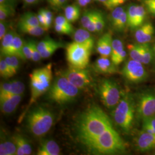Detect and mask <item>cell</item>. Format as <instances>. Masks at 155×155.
Masks as SVG:
<instances>
[{
    "label": "cell",
    "mask_w": 155,
    "mask_h": 155,
    "mask_svg": "<svg viewBox=\"0 0 155 155\" xmlns=\"http://www.w3.org/2000/svg\"><path fill=\"white\" fill-rule=\"evenodd\" d=\"M98 93L103 104L107 109H114L121 98V92L115 82L103 79L99 85Z\"/></svg>",
    "instance_id": "8"
},
{
    "label": "cell",
    "mask_w": 155,
    "mask_h": 155,
    "mask_svg": "<svg viewBox=\"0 0 155 155\" xmlns=\"http://www.w3.org/2000/svg\"><path fill=\"white\" fill-rule=\"evenodd\" d=\"M81 16L79 6L70 5L64 8V16L70 22H74L77 21Z\"/></svg>",
    "instance_id": "22"
},
{
    "label": "cell",
    "mask_w": 155,
    "mask_h": 155,
    "mask_svg": "<svg viewBox=\"0 0 155 155\" xmlns=\"http://www.w3.org/2000/svg\"><path fill=\"white\" fill-rule=\"evenodd\" d=\"M55 30L56 32L60 34L67 35H71L74 33V28H68L65 26H63L59 24H55Z\"/></svg>",
    "instance_id": "42"
},
{
    "label": "cell",
    "mask_w": 155,
    "mask_h": 155,
    "mask_svg": "<svg viewBox=\"0 0 155 155\" xmlns=\"http://www.w3.org/2000/svg\"><path fill=\"white\" fill-rule=\"evenodd\" d=\"M92 50L75 41L67 45L66 58L70 66L86 68L89 64Z\"/></svg>",
    "instance_id": "7"
},
{
    "label": "cell",
    "mask_w": 155,
    "mask_h": 155,
    "mask_svg": "<svg viewBox=\"0 0 155 155\" xmlns=\"http://www.w3.org/2000/svg\"></svg>",
    "instance_id": "59"
},
{
    "label": "cell",
    "mask_w": 155,
    "mask_h": 155,
    "mask_svg": "<svg viewBox=\"0 0 155 155\" xmlns=\"http://www.w3.org/2000/svg\"><path fill=\"white\" fill-rule=\"evenodd\" d=\"M142 130L148 133L155 134V117H150L143 119Z\"/></svg>",
    "instance_id": "36"
},
{
    "label": "cell",
    "mask_w": 155,
    "mask_h": 155,
    "mask_svg": "<svg viewBox=\"0 0 155 155\" xmlns=\"http://www.w3.org/2000/svg\"><path fill=\"white\" fill-rule=\"evenodd\" d=\"M74 41L83 45L91 50L94 46V40L90 32L86 29H79L73 34Z\"/></svg>",
    "instance_id": "17"
},
{
    "label": "cell",
    "mask_w": 155,
    "mask_h": 155,
    "mask_svg": "<svg viewBox=\"0 0 155 155\" xmlns=\"http://www.w3.org/2000/svg\"><path fill=\"white\" fill-rule=\"evenodd\" d=\"M110 118L97 106H92L81 115L76 125L79 139L83 144L112 127Z\"/></svg>",
    "instance_id": "1"
},
{
    "label": "cell",
    "mask_w": 155,
    "mask_h": 155,
    "mask_svg": "<svg viewBox=\"0 0 155 155\" xmlns=\"http://www.w3.org/2000/svg\"><path fill=\"white\" fill-rule=\"evenodd\" d=\"M143 2L148 11L155 16V0H143Z\"/></svg>",
    "instance_id": "47"
},
{
    "label": "cell",
    "mask_w": 155,
    "mask_h": 155,
    "mask_svg": "<svg viewBox=\"0 0 155 155\" xmlns=\"http://www.w3.org/2000/svg\"><path fill=\"white\" fill-rule=\"evenodd\" d=\"M29 77L31 94L27 109L50 89L52 80V64L33 70Z\"/></svg>",
    "instance_id": "4"
},
{
    "label": "cell",
    "mask_w": 155,
    "mask_h": 155,
    "mask_svg": "<svg viewBox=\"0 0 155 155\" xmlns=\"http://www.w3.org/2000/svg\"></svg>",
    "instance_id": "60"
},
{
    "label": "cell",
    "mask_w": 155,
    "mask_h": 155,
    "mask_svg": "<svg viewBox=\"0 0 155 155\" xmlns=\"http://www.w3.org/2000/svg\"><path fill=\"white\" fill-rule=\"evenodd\" d=\"M95 11H90L85 12L81 17V25L84 29H87L90 22L93 19Z\"/></svg>",
    "instance_id": "40"
},
{
    "label": "cell",
    "mask_w": 155,
    "mask_h": 155,
    "mask_svg": "<svg viewBox=\"0 0 155 155\" xmlns=\"http://www.w3.org/2000/svg\"><path fill=\"white\" fill-rule=\"evenodd\" d=\"M15 0H0V4L1 3H6V4H9L11 5H13Z\"/></svg>",
    "instance_id": "54"
},
{
    "label": "cell",
    "mask_w": 155,
    "mask_h": 155,
    "mask_svg": "<svg viewBox=\"0 0 155 155\" xmlns=\"http://www.w3.org/2000/svg\"><path fill=\"white\" fill-rule=\"evenodd\" d=\"M113 38L111 33H106L98 40L96 49L101 56L110 57L111 53Z\"/></svg>",
    "instance_id": "16"
},
{
    "label": "cell",
    "mask_w": 155,
    "mask_h": 155,
    "mask_svg": "<svg viewBox=\"0 0 155 155\" xmlns=\"http://www.w3.org/2000/svg\"><path fill=\"white\" fill-rule=\"evenodd\" d=\"M22 95H15L0 99L1 110L4 114H11L21 102Z\"/></svg>",
    "instance_id": "15"
},
{
    "label": "cell",
    "mask_w": 155,
    "mask_h": 155,
    "mask_svg": "<svg viewBox=\"0 0 155 155\" xmlns=\"http://www.w3.org/2000/svg\"><path fill=\"white\" fill-rule=\"evenodd\" d=\"M24 44V41L19 35L16 33L8 55L16 56L19 59L25 60L23 54Z\"/></svg>",
    "instance_id": "20"
},
{
    "label": "cell",
    "mask_w": 155,
    "mask_h": 155,
    "mask_svg": "<svg viewBox=\"0 0 155 155\" xmlns=\"http://www.w3.org/2000/svg\"><path fill=\"white\" fill-rule=\"evenodd\" d=\"M37 16H38V18L40 26H41L43 28H44L46 31H48L47 27L46 20H45V13H44V9H40V11L38 12V13L37 14Z\"/></svg>",
    "instance_id": "48"
},
{
    "label": "cell",
    "mask_w": 155,
    "mask_h": 155,
    "mask_svg": "<svg viewBox=\"0 0 155 155\" xmlns=\"http://www.w3.org/2000/svg\"><path fill=\"white\" fill-rule=\"evenodd\" d=\"M37 43L35 41H32V59L31 60L35 62L39 61L42 59L41 55L38 49Z\"/></svg>",
    "instance_id": "45"
},
{
    "label": "cell",
    "mask_w": 155,
    "mask_h": 155,
    "mask_svg": "<svg viewBox=\"0 0 155 155\" xmlns=\"http://www.w3.org/2000/svg\"><path fill=\"white\" fill-rule=\"evenodd\" d=\"M11 82V87L8 93L4 97L0 98V99L15 95H22L24 93V91L25 90V85L22 82L19 81H13Z\"/></svg>",
    "instance_id": "28"
},
{
    "label": "cell",
    "mask_w": 155,
    "mask_h": 155,
    "mask_svg": "<svg viewBox=\"0 0 155 155\" xmlns=\"http://www.w3.org/2000/svg\"><path fill=\"white\" fill-rule=\"evenodd\" d=\"M146 16L145 9L143 6L137 5L136 17L134 25V29H137L144 24V20Z\"/></svg>",
    "instance_id": "34"
},
{
    "label": "cell",
    "mask_w": 155,
    "mask_h": 155,
    "mask_svg": "<svg viewBox=\"0 0 155 155\" xmlns=\"http://www.w3.org/2000/svg\"><path fill=\"white\" fill-rule=\"evenodd\" d=\"M18 24L38 26L40 25L37 15L31 12H27L20 17Z\"/></svg>",
    "instance_id": "26"
},
{
    "label": "cell",
    "mask_w": 155,
    "mask_h": 155,
    "mask_svg": "<svg viewBox=\"0 0 155 155\" xmlns=\"http://www.w3.org/2000/svg\"><path fill=\"white\" fill-rule=\"evenodd\" d=\"M96 33H101L105 27V20L103 14L100 12L97 11L96 17Z\"/></svg>",
    "instance_id": "38"
},
{
    "label": "cell",
    "mask_w": 155,
    "mask_h": 155,
    "mask_svg": "<svg viewBox=\"0 0 155 155\" xmlns=\"http://www.w3.org/2000/svg\"><path fill=\"white\" fill-rule=\"evenodd\" d=\"M127 0H107V1L104 4L106 8L109 10H113L115 8L120 6L124 4Z\"/></svg>",
    "instance_id": "44"
},
{
    "label": "cell",
    "mask_w": 155,
    "mask_h": 155,
    "mask_svg": "<svg viewBox=\"0 0 155 155\" xmlns=\"http://www.w3.org/2000/svg\"><path fill=\"white\" fill-rule=\"evenodd\" d=\"M94 1H98V0H93Z\"/></svg>",
    "instance_id": "58"
},
{
    "label": "cell",
    "mask_w": 155,
    "mask_h": 155,
    "mask_svg": "<svg viewBox=\"0 0 155 155\" xmlns=\"http://www.w3.org/2000/svg\"><path fill=\"white\" fill-rule=\"evenodd\" d=\"M112 116L114 122L125 133L132 129L136 116V101L132 94L124 93L117 105L114 108Z\"/></svg>",
    "instance_id": "3"
},
{
    "label": "cell",
    "mask_w": 155,
    "mask_h": 155,
    "mask_svg": "<svg viewBox=\"0 0 155 155\" xmlns=\"http://www.w3.org/2000/svg\"><path fill=\"white\" fill-rule=\"evenodd\" d=\"M18 59L19 58L15 55L4 56V60L13 75L16 74L19 68Z\"/></svg>",
    "instance_id": "31"
},
{
    "label": "cell",
    "mask_w": 155,
    "mask_h": 155,
    "mask_svg": "<svg viewBox=\"0 0 155 155\" xmlns=\"http://www.w3.org/2000/svg\"><path fill=\"white\" fill-rule=\"evenodd\" d=\"M55 41V40L51 39V38H46L45 39L42 40L41 41H40L37 45V47H38V49L39 50L40 53H41L42 51H43L46 48H47L48 46H50V45H52L53 43H54Z\"/></svg>",
    "instance_id": "43"
},
{
    "label": "cell",
    "mask_w": 155,
    "mask_h": 155,
    "mask_svg": "<svg viewBox=\"0 0 155 155\" xmlns=\"http://www.w3.org/2000/svg\"><path fill=\"white\" fill-rule=\"evenodd\" d=\"M94 70L101 74H113L118 71L117 66L107 57L101 56L94 65Z\"/></svg>",
    "instance_id": "14"
},
{
    "label": "cell",
    "mask_w": 155,
    "mask_h": 155,
    "mask_svg": "<svg viewBox=\"0 0 155 155\" xmlns=\"http://www.w3.org/2000/svg\"><path fill=\"white\" fill-rule=\"evenodd\" d=\"M93 0H76L78 5L81 7H85L90 4Z\"/></svg>",
    "instance_id": "52"
},
{
    "label": "cell",
    "mask_w": 155,
    "mask_h": 155,
    "mask_svg": "<svg viewBox=\"0 0 155 155\" xmlns=\"http://www.w3.org/2000/svg\"><path fill=\"white\" fill-rule=\"evenodd\" d=\"M47 1L50 3V4L51 5L54 6L55 0H47Z\"/></svg>",
    "instance_id": "55"
},
{
    "label": "cell",
    "mask_w": 155,
    "mask_h": 155,
    "mask_svg": "<svg viewBox=\"0 0 155 155\" xmlns=\"http://www.w3.org/2000/svg\"><path fill=\"white\" fill-rule=\"evenodd\" d=\"M79 93V89L61 75L57 78L51 86L47 98L58 104H65L75 99Z\"/></svg>",
    "instance_id": "6"
},
{
    "label": "cell",
    "mask_w": 155,
    "mask_h": 155,
    "mask_svg": "<svg viewBox=\"0 0 155 155\" xmlns=\"http://www.w3.org/2000/svg\"><path fill=\"white\" fill-rule=\"evenodd\" d=\"M54 123V116L47 108L38 106L28 113L27 126L30 132L35 136L45 135Z\"/></svg>",
    "instance_id": "5"
},
{
    "label": "cell",
    "mask_w": 155,
    "mask_h": 155,
    "mask_svg": "<svg viewBox=\"0 0 155 155\" xmlns=\"http://www.w3.org/2000/svg\"><path fill=\"white\" fill-rule=\"evenodd\" d=\"M125 10V8L122 6H118L112 10L110 17V21L112 27L118 21Z\"/></svg>",
    "instance_id": "37"
},
{
    "label": "cell",
    "mask_w": 155,
    "mask_h": 155,
    "mask_svg": "<svg viewBox=\"0 0 155 155\" xmlns=\"http://www.w3.org/2000/svg\"><path fill=\"white\" fill-rule=\"evenodd\" d=\"M127 48L130 59L141 62V50L140 44H129L127 45Z\"/></svg>",
    "instance_id": "29"
},
{
    "label": "cell",
    "mask_w": 155,
    "mask_h": 155,
    "mask_svg": "<svg viewBox=\"0 0 155 155\" xmlns=\"http://www.w3.org/2000/svg\"><path fill=\"white\" fill-rule=\"evenodd\" d=\"M124 50V46L121 40L119 39H114L113 40L110 58L114 64Z\"/></svg>",
    "instance_id": "27"
},
{
    "label": "cell",
    "mask_w": 155,
    "mask_h": 155,
    "mask_svg": "<svg viewBox=\"0 0 155 155\" xmlns=\"http://www.w3.org/2000/svg\"><path fill=\"white\" fill-rule=\"evenodd\" d=\"M141 62L130 59L125 64L122 70L123 77L130 83H139L148 77V72Z\"/></svg>",
    "instance_id": "10"
},
{
    "label": "cell",
    "mask_w": 155,
    "mask_h": 155,
    "mask_svg": "<svg viewBox=\"0 0 155 155\" xmlns=\"http://www.w3.org/2000/svg\"><path fill=\"white\" fill-rule=\"evenodd\" d=\"M84 144L90 152L100 155L121 153L126 148L124 141L113 127Z\"/></svg>",
    "instance_id": "2"
},
{
    "label": "cell",
    "mask_w": 155,
    "mask_h": 155,
    "mask_svg": "<svg viewBox=\"0 0 155 155\" xmlns=\"http://www.w3.org/2000/svg\"><path fill=\"white\" fill-rule=\"evenodd\" d=\"M44 13H45V17L46 20L47 29L48 30L52 25V23L53 21V14L50 10L45 9H44Z\"/></svg>",
    "instance_id": "49"
},
{
    "label": "cell",
    "mask_w": 155,
    "mask_h": 155,
    "mask_svg": "<svg viewBox=\"0 0 155 155\" xmlns=\"http://www.w3.org/2000/svg\"><path fill=\"white\" fill-rule=\"evenodd\" d=\"M152 48H153V55H154V56H155V43Z\"/></svg>",
    "instance_id": "57"
},
{
    "label": "cell",
    "mask_w": 155,
    "mask_h": 155,
    "mask_svg": "<svg viewBox=\"0 0 155 155\" xmlns=\"http://www.w3.org/2000/svg\"><path fill=\"white\" fill-rule=\"evenodd\" d=\"M155 114V91L147 90L139 94L136 101V116L143 120Z\"/></svg>",
    "instance_id": "9"
},
{
    "label": "cell",
    "mask_w": 155,
    "mask_h": 155,
    "mask_svg": "<svg viewBox=\"0 0 155 155\" xmlns=\"http://www.w3.org/2000/svg\"><path fill=\"white\" fill-rule=\"evenodd\" d=\"M63 47V44L61 42L55 41L52 45H50L47 48H46L43 51H42L40 54L43 59L48 58L52 55L58 49Z\"/></svg>",
    "instance_id": "32"
},
{
    "label": "cell",
    "mask_w": 155,
    "mask_h": 155,
    "mask_svg": "<svg viewBox=\"0 0 155 155\" xmlns=\"http://www.w3.org/2000/svg\"><path fill=\"white\" fill-rule=\"evenodd\" d=\"M19 31L23 33H26L33 36H40L46 31L41 26H33L18 24Z\"/></svg>",
    "instance_id": "23"
},
{
    "label": "cell",
    "mask_w": 155,
    "mask_h": 155,
    "mask_svg": "<svg viewBox=\"0 0 155 155\" xmlns=\"http://www.w3.org/2000/svg\"><path fill=\"white\" fill-rule=\"evenodd\" d=\"M61 75L66 78L70 82L79 89L87 87L91 82L90 74L86 68H78L70 66L62 72Z\"/></svg>",
    "instance_id": "11"
},
{
    "label": "cell",
    "mask_w": 155,
    "mask_h": 155,
    "mask_svg": "<svg viewBox=\"0 0 155 155\" xmlns=\"http://www.w3.org/2000/svg\"><path fill=\"white\" fill-rule=\"evenodd\" d=\"M16 32L10 31L6 33L5 35L1 40V54L3 56L8 55L11 49L12 44Z\"/></svg>",
    "instance_id": "21"
},
{
    "label": "cell",
    "mask_w": 155,
    "mask_h": 155,
    "mask_svg": "<svg viewBox=\"0 0 155 155\" xmlns=\"http://www.w3.org/2000/svg\"><path fill=\"white\" fill-rule=\"evenodd\" d=\"M127 27H128L127 11L125 9L118 21L113 26V28L117 32H122L126 29Z\"/></svg>",
    "instance_id": "35"
},
{
    "label": "cell",
    "mask_w": 155,
    "mask_h": 155,
    "mask_svg": "<svg viewBox=\"0 0 155 155\" xmlns=\"http://www.w3.org/2000/svg\"><path fill=\"white\" fill-rule=\"evenodd\" d=\"M137 148L141 152H147L155 149V134L142 130L136 140Z\"/></svg>",
    "instance_id": "13"
},
{
    "label": "cell",
    "mask_w": 155,
    "mask_h": 155,
    "mask_svg": "<svg viewBox=\"0 0 155 155\" xmlns=\"http://www.w3.org/2000/svg\"><path fill=\"white\" fill-rule=\"evenodd\" d=\"M13 5L6 3L0 4V20H6V18L14 15Z\"/></svg>",
    "instance_id": "30"
},
{
    "label": "cell",
    "mask_w": 155,
    "mask_h": 155,
    "mask_svg": "<svg viewBox=\"0 0 155 155\" xmlns=\"http://www.w3.org/2000/svg\"><path fill=\"white\" fill-rule=\"evenodd\" d=\"M32 40L28 41H24L23 46V54L25 59H32Z\"/></svg>",
    "instance_id": "41"
},
{
    "label": "cell",
    "mask_w": 155,
    "mask_h": 155,
    "mask_svg": "<svg viewBox=\"0 0 155 155\" xmlns=\"http://www.w3.org/2000/svg\"><path fill=\"white\" fill-rule=\"evenodd\" d=\"M16 145L17 155H28L32 153V147L28 140L20 134H16L12 137Z\"/></svg>",
    "instance_id": "18"
},
{
    "label": "cell",
    "mask_w": 155,
    "mask_h": 155,
    "mask_svg": "<svg viewBox=\"0 0 155 155\" xmlns=\"http://www.w3.org/2000/svg\"><path fill=\"white\" fill-rule=\"evenodd\" d=\"M0 74L4 78H9L13 76L4 59H1L0 61Z\"/></svg>",
    "instance_id": "39"
},
{
    "label": "cell",
    "mask_w": 155,
    "mask_h": 155,
    "mask_svg": "<svg viewBox=\"0 0 155 155\" xmlns=\"http://www.w3.org/2000/svg\"><path fill=\"white\" fill-rule=\"evenodd\" d=\"M136 7H137V5L130 4L128 6L127 9L128 27L131 29H134L136 17Z\"/></svg>",
    "instance_id": "33"
},
{
    "label": "cell",
    "mask_w": 155,
    "mask_h": 155,
    "mask_svg": "<svg viewBox=\"0 0 155 155\" xmlns=\"http://www.w3.org/2000/svg\"><path fill=\"white\" fill-rule=\"evenodd\" d=\"M8 27V22L6 20H2L0 21V39H3L6 32V29Z\"/></svg>",
    "instance_id": "50"
},
{
    "label": "cell",
    "mask_w": 155,
    "mask_h": 155,
    "mask_svg": "<svg viewBox=\"0 0 155 155\" xmlns=\"http://www.w3.org/2000/svg\"><path fill=\"white\" fill-rule=\"evenodd\" d=\"M55 24H59L68 28H74L71 24V22H70L64 16H59L56 17L55 20Z\"/></svg>",
    "instance_id": "46"
},
{
    "label": "cell",
    "mask_w": 155,
    "mask_h": 155,
    "mask_svg": "<svg viewBox=\"0 0 155 155\" xmlns=\"http://www.w3.org/2000/svg\"><path fill=\"white\" fill-rule=\"evenodd\" d=\"M141 50V62L144 64H148L152 61L153 57V48L149 43L140 44Z\"/></svg>",
    "instance_id": "25"
},
{
    "label": "cell",
    "mask_w": 155,
    "mask_h": 155,
    "mask_svg": "<svg viewBox=\"0 0 155 155\" xmlns=\"http://www.w3.org/2000/svg\"><path fill=\"white\" fill-rule=\"evenodd\" d=\"M98 1L101 2V3H102V4L104 5L106 2L107 1V0H98Z\"/></svg>",
    "instance_id": "56"
},
{
    "label": "cell",
    "mask_w": 155,
    "mask_h": 155,
    "mask_svg": "<svg viewBox=\"0 0 155 155\" xmlns=\"http://www.w3.org/2000/svg\"><path fill=\"white\" fill-rule=\"evenodd\" d=\"M16 145L14 141L5 140L0 144V155H13L16 153Z\"/></svg>",
    "instance_id": "24"
},
{
    "label": "cell",
    "mask_w": 155,
    "mask_h": 155,
    "mask_svg": "<svg viewBox=\"0 0 155 155\" xmlns=\"http://www.w3.org/2000/svg\"><path fill=\"white\" fill-rule=\"evenodd\" d=\"M26 4H29V5H32V4H36L39 0H23Z\"/></svg>",
    "instance_id": "53"
},
{
    "label": "cell",
    "mask_w": 155,
    "mask_h": 155,
    "mask_svg": "<svg viewBox=\"0 0 155 155\" xmlns=\"http://www.w3.org/2000/svg\"><path fill=\"white\" fill-rule=\"evenodd\" d=\"M154 33L155 29L152 24L150 22H145L137 28L134 38L139 44L149 43L153 38Z\"/></svg>",
    "instance_id": "12"
},
{
    "label": "cell",
    "mask_w": 155,
    "mask_h": 155,
    "mask_svg": "<svg viewBox=\"0 0 155 155\" xmlns=\"http://www.w3.org/2000/svg\"><path fill=\"white\" fill-rule=\"evenodd\" d=\"M67 0H55V4L53 7L56 9H59L65 5Z\"/></svg>",
    "instance_id": "51"
},
{
    "label": "cell",
    "mask_w": 155,
    "mask_h": 155,
    "mask_svg": "<svg viewBox=\"0 0 155 155\" xmlns=\"http://www.w3.org/2000/svg\"><path fill=\"white\" fill-rule=\"evenodd\" d=\"M60 152V147L55 141L45 140L40 145L37 155H58Z\"/></svg>",
    "instance_id": "19"
}]
</instances>
